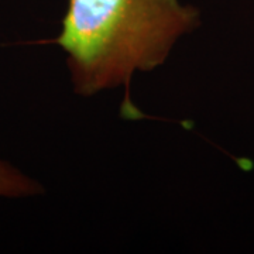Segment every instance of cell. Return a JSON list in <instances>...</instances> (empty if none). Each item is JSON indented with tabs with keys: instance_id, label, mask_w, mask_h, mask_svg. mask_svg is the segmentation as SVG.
I'll list each match as a JSON object with an SVG mask.
<instances>
[{
	"instance_id": "6da1fadb",
	"label": "cell",
	"mask_w": 254,
	"mask_h": 254,
	"mask_svg": "<svg viewBox=\"0 0 254 254\" xmlns=\"http://www.w3.org/2000/svg\"><path fill=\"white\" fill-rule=\"evenodd\" d=\"M199 26V10L181 0H68L54 43L65 54L73 91L93 96L123 88V116L137 119L133 76L164 65Z\"/></svg>"
},
{
	"instance_id": "7a4b0ae2",
	"label": "cell",
	"mask_w": 254,
	"mask_h": 254,
	"mask_svg": "<svg viewBox=\"0 0 254 254\" xmlns=\"http://www.w3.org/2000/svg\"><path fill=\"white\" fill-rule=\"evenodd\" d=\"M44 192L40 182L33 180L4 160H0V198H30Z\"/></svg>"
}]
</instances>
